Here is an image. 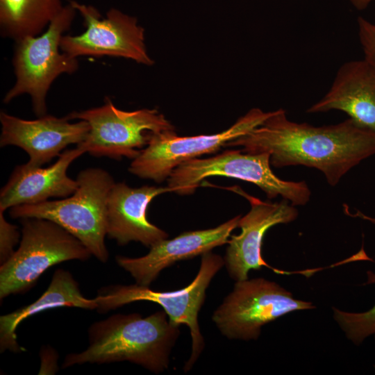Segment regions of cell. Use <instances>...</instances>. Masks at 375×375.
<instances>
[{
    "label": "cell",
    "mask_w": 375,
    "mask_h": 375,
    "mask_svg": "<svg viewBox=\"0 0 375 375\" xmlns=\"http://www.w3.org/2000/svg\"><path fill=\"white\" fill-rule=\"evenodd\" d=\"M226 147H240L242 151L251 153H268L274 167L316 168L334 186L352 167L375 154V131L350 118L322 126L297 123L279 109Z\"/></svg>",
    "instance_id": "obj_1"
},
{
    "label": "cell",
    "mask_w": 375,
    "mask_h": 375,
    "mask_svg": "<svg viewBox=\"0 0 375 375\" xmlns=\"http://www.w3.org/2000/svg\"><path fill=\"white\" fill-rule=\"evenodd\" d=\"M179 335V325L164 310L145 317L138 313L112 315L90 326L88 347L67 355L62 367L128 361L160 374L168 368Z\"/></svg>",
    "instance_id": "obj_2"
},
{
    "label": "cell",
    "mask_w": 375,
    "mask_h": 375,
    "mask_svg": "<svg viewBox=\"0 0 375 375\" xmlns=\"http://www.w3.org/2000/svg\"><path fill=\"white\" fill-rule=\"evenodd\" d=\"M78 188L70 196L35 204L10 208L12 218L38 217L49 219L78 238L102 262L109 253L107 235L108 200L115 181L101 168L81 170L76 178Z\"/></svg>",
    "instance_id": "obj_3"
},
{
    "label": "cell",
    "mask_w": 375,
    "mask_h": 375,
    "mask_svg": "<svg viewBox=\"0 0 375 375\" xmlns=\"http://www.w3.org/2000/svg\"><path fill=\"white\" fill-rule=\"evenodd\" d=\"M76 12L68 3L45 31L15 41L12 65L16 81L4 96V103L26 94L31 98L35 114L38 117L47 115L46 97L53 82L62 74H73L78 69L76 58L60 51L61 38Z\"/></svg>",
    "instance_id": "obj_4"
},
{
    "label": "cell",
    "mask_w": 375,
    "mask_h": 375,
    "mask_svg": "<svg viewBox=\"0 0 375 375\" xmlns=\"http://www.w3.org/2000/svg\"><path fill=\"white\" fill-rule=\"evenodd\" d=\"M20 219L19 246L0 267L1 299L28 291L53 265L85 261L92 256L78 238L56 223L38 217Z\"/></svg>",
    "instance_id": "obj_5"
},
{
    "label": "cell",
    "mask_w": 375,
    "mask_h": 375,
    "mask_svg": "<svg viewBox=\"0 0 375 375\" xmlns=\"http://www.w3.org/2000/svg\"><path fill=\"white\" fill-rule=\"evenodd\" d=\"M224 265V258L211 251L201 255L199 270L194 279L185 288L171 292L155 291L139 284L115 285L102 288L94 298L97 310L106 312L126 304L147 301L156 303L173 323L185 324L190 331L191 353L183 369L190 371L205 347L199 325V312L204 303L206 292L212 279Z\"/></svg>",
    "instance_id": "obj_6"
},
{
    "label": "cell",
    "mask_w": 375,
    "mask_h": 375,
    "mask_svg": "<svg viewBox=\"0 0 375 375\" xmlns=\"http://www.w3.org/2000/svg\"><path fill=\"white\" fill-rule=\"evenodd\" d=\"M216 176L252 183L268 199L281 196L292 206L306 205L311 194L305 181H284L275 175L268 153H251L241 149L226 150L210 158L183 162L169 175L168 187L178 194H190L204 178Z\"/></svg>",
    "instance_id": "obj_7"
},
{
    "label": "cell",
    "mask_w": 375,
    "mask_h": 375,
    "mask_svg": "<svg viewBox=\"0 0 375 375\" xmlns=\"http://www.w3.org/2000/svg\"><path fill=\"white\" fill-rule=\"evenodd\" d=\"M67 117L70 120L86 121L90 125L88 134L78 147L93 156L115 160L123 157L133 160L147 145L152 132L175 130L156 109L124 111L109 98L101 106L74 111Z\"/></svg>",
    "instance_id": "obj_8"
},
{
    "label": "cell",
    "mask_w": 375,
    "mask_h": 375,
    "mask_svg": "<svg viewBox=\"0 0 375 375\" xmlns=\"http://www.w3.org/2000/svg\"><path fill=\"white\" fill-rule=\"evenodd\" d=\"M311 302L297 299L278 283L263 278L236 281L214 311L212 319L230 340H257L262 326L297 310L314 308Z\"/></svg>",
    "instance_id": "obj_9"
},
{
    "label": "cell",
    "mask_w": 375,
    "mask_h": 375,
    "mask_svg": "<svg viewBox=\"0 0 375 375\" xmlns=\"http://www.w3.org/2000/svg\"><path fill=\"white\" fill-rule=\"evenodd\" d=\"M270 113L253 108L228 129L212 135L180 137L175 130L152 132L147 147L133 160L128 171L140 178L161 183L183 162L217 152L260 126Z\"/></svg>",
    "instance_id": "obj_10"
},
{
    "label": "cell",
    "mask_w": 375,
    "mask_h": 375,
    "mask_svg": "<svg viewBox=\"0 0 375 375\" xmlns=\"http://www.w3.org/2000/svg\"><path fill=\"white\" fill-rule=\"evenodd\" d=\"M69 3L83 17L85 31L78 35H63L60 50L78 58L83 56H115L133 60L140 64L153 65L144 44V30L138 19L117 8H110L102 17L97 8L80 3Z\"/></svg>",
    "instance_id": "obj_11"
},
{
    "label": "cell",
    "mask_w": 375,
    "mask_h": 375,
    "mask_svg": "<svg viewBox=\"0 0 375 375\" xmlns=\"http://www.w3.org/2000/svg\"><path fill=\"white\" fill-rule=\"evenodd\" d=\"M67 117L50 115L27 120L0 112L1 147L13 145L22 149L29 156L27 162L33 166H42L60 156L70 144L84 141L90 131L84 120L72 123Z\"/></svg>",
    "instance_id": "obj_12"
},
{
    "label": "cell",
    "mask_w": 375,
    "mask_h": 375,
    "mask_svg": "<svg viewBox=\"0 0 375 375\" xmlns=\"http://www.w3.org/2000/svg\"><path fill=\"white\" fill-rule=\"evenodd\" d=\"M233 190L247 198L251 204L250 210L239 220L241 233L231 236L223 258L231 278L239 281L247 279L251 269L272 268L262 258L263 238L273 226L296 219L298 211L285 199L274 203L263 201L240 188Z\"/></svg>",
    "instance_id": "obj_13"
},
{
    "label": "cell",
    "mask_w": 375,
    "mask_h": 375,
    "mask_svg": "<svg viewBox=\"0 0 375 375\" xmlns=\"http://www.w3.org/2000/svg\"><path fill=\"white\" fill-rule=\"evenodd\" d=\"M240 217L238 215L215 228L187 231L174 238H166L151 246L149 253L141 257L117 256L116 262L137 284L149 286L162 269L175 262L201 256L228 243Z\"/></svg>",
    "instance_id": "obj_14"
},
{
    "label": "cell",
    "mask_w": 375,
    "mask_h": 375,
    "mask_svg": "<svg viewBox=\"0 0 375 375\" xmlns=\"http://www.w3.org/2000/svg\"><path fill=\"white\" fill-rule=\"evenodd\" d=\"M172 192L167 187L143 185L131 188L125 183H115L108 200L107 236L119 245L135 241L149 248L168 234L147 219L150 202L158 195Z\"/></svg>",
    "instance_id": "obj_15"
},
{
    "label": "cell",
    "mask_w": 375,
    "mask_h": 375,
    "mask_svg": "<svg viewBox=\"0 0 375 375\" xmlns=\"http://www.w3.org/2000/svg\"><path fill=\"white\" fill-rule=\"evenodd\" d=\"M78 147L64 151L58 160L47 167L26 162L15 167L6 184L0 192V210L14 206L35 204L50 198H65L72 195L78 182L67 172L72 162L85 153Z\"/></svg>",
    "instance_id": "obj_16"
},
{
    "label": "cell",
    "mask_w": 375,
    "mask_h": 375,
    "mask_svg": "<svg viewBox=\"0 0 375 375\" xmlns=\"http://www.w3.org/2000/svg\"><path fill=\"white\" fill-rule=\"evenodd\" d=\"M338 110L358 124L375 131V65L365 58L344 63L327 93L307 110Z\"/></svg>",
    "instance_id": "obj_17"
},
{
    "label": "cell",
    "mask_w": 375,
    "mask_h": 375,
    "mask_svg": "<svg viewBox=\"0 0 375 375\" xmlns=\"http://www.w3.org/2000/svg\"><path fill=\"white\" fill-rule=\"evenodd\" d=\"M95 299H88L78 282L66 270L55 271L45 292L33 303L0 317V350L19 353L24 351L17 342L16 329L23 320L46 310L60 307L97 309Z\"/></svg>",
    "instance_id": "obj_18"
},
{
    "label": "cell",
    "mask_w": 375,
    "mask_h": 375,
    "mask_svg": "<svg viewBox=\"0 0 375 375\" xmlns=\"http://www.w3.org/2000/svg\"><path fill=\"white\" fill-rule=\"evenodd\" d=\"M63 6L61 0H0L1 34L15 41L38 35Z\"/></svg>",
    "instance_id": "obj_19"
},
{
    "label": "cell",
    "mask_w": 375,
    "mask_h": 375,
    "mask_svg": "<svg viewBox=\"0 0 375 375\" xmlns=\"http://www.w3.org/2000/svg\"><path fill=\"white\" fill-rule=\"evenodd\" d=\"M367 276V284H375V273L368 271ZM333 310L335 320L353 344H360L372 335L375 338V304L361 312L342 311L336 308Z\"/></svg>",
    "instance_id": "obj_20"
},
{
    "label": "cell",
    "mask_w": 375,
    "mask_h": 375,
    "mask_svg": "<svg viewBox=\"0 0 375 375\" xmlns=\"http://www.w3.org/2000/svg\"><path fill=\"white\" fill-rule=\"evenodd\" d=\"M0 210V262L4 263L13 254L19 242L20 233L17 226L8 222Z\"/></svg>",
    "instance_id": "obj_21"
},
{
    "label": "cell",
    "mask_w": 375,
    "mask_h": 375,
    "mask_svg": "<svg viewBox=\"0 0 375 375\" xmlns=\"http://www.w3.org/2000/svg\"><path fill=\"white\" fill-rule=\"evenodd\" d=\"M358 28L364 58L375 65V24L362 17H359Z\"/></svg>",
    "instance_id": "obj_22"
},
{
    "label": "cell",
    "mask_w": 375,
    "mask_h": 375,
    "mask_svg": "<svg viewBox=\"0 0 375 375\" xmlns=\"http://www.w3.org/2000/svg\"><path fill=\"white\" fill-rule=\"evenodd\" d=\"M41 365L39 374H55L58 369L57 353L52 348L47 347L40 351Z\"/></svg>",
    "instance_id": "obj_23"
},
{
    "label": "cell",
    "mask_w": 375,
    "mask_h": 375,
    "mask_svg": "<svg viewBox=\"0 0 375 375\" xmlns=\"http://www.w3.org/2000/svg\"><path fill=\"white\" fill-rule=\"evenodd\" d=\"M350 3L358 10H364L368 5L375 0H349Z\"/></svg>",
    "instance_id": "obj_24"
},
{
    "label": "cell",
    "mask_w": 375,
    "mask_h": 375,
    "mask_svg": "<svg viewBox=\"0 0 375 375\" xmlns=\"http://www.w3.org/2000/svg\"><path fill=\"white\" fill-rule=\"evenodd\" d=\"M356 216L359 217H361V218H362L364 219H367L368 221H370L371 222L375 224V217H370L369 216L365 215H363L362 213H361L359 211H358V212L356 214Z\"/></svg>",
    "instance_id": "obj_25"
}]
</instances>
